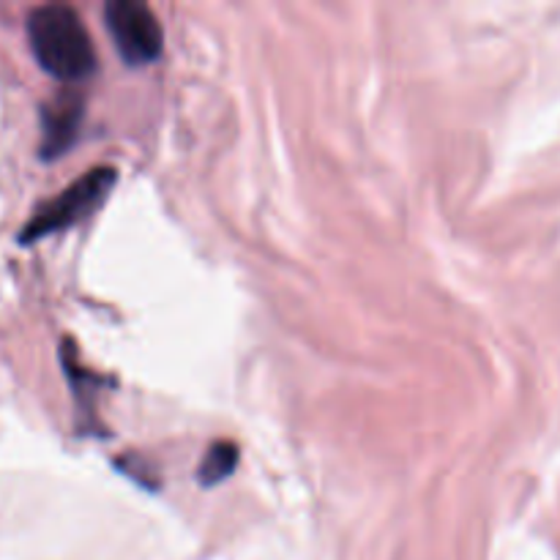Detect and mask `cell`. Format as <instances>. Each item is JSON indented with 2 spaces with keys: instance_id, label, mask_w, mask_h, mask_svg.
<instances>
[{
  "instance_id": "6da1fadb",
  "label": "cell",
  "mask_w": 560,
  "mask_h": 560,
  "mask_svg": "<svg viewBox=\"0 0 560 560\" xmlns=\"http://www.w3.org/2000/svg\"><path fill=\"white\" fill-rule=\"evenodd\" d=\"M33 58L60 82H80L96 69V49L85 22L71 5H38L27 14Z\"/></svg>"
},
{
  "instance_id": "7a4b0ae2",
  "label": "cell",
  "mask_w": 560,
  "mask_h": 560,
  "mask_svg": "<svg viewBox=\"0 0 560 560\" xmlns=\"http://www.w3.org/2000/svg\"><path fill=\"white\" fill-rule=\"evenodd\" d=\"M115 175H118L115 167H93L85 175H80L74 184L66 186L60 195H55L52 200L38 206L36 213L22 228V244H33L44 235L58 233V230H66L80 222V219L91 217L107 200L109 189L115 186Z\"/></svg>"
},
{
  "instance_id": "3957f363",
  "label": "cell",
  "mask_w": 560,
  "mask_h": 560,
  "mask_svg": "<svg viewBox=\"0 0 560 560\" xmlns=\"http://www.w3.org/2000/svg\"><path fill=\"white\" fill-rule=\"evenodd\" d=\"M104 20L124 63L148 66L162 55L164 31L151 5L142 0H109Z\"/></svg>"
},
{
  "instance_id": "277c9868",
  "label": "cell",
  "mask_w": 560,
  "mask_h": 560,
  "mask_svg": "<svg viewBox=\"0 0 560 560\" xmlns=\"http://www.w3.org/2000/svg\"><path fill=\"white\" fill-rule=\"evenodd\" d=\"M82 102L77 93H58L52 102L42 107V156L55 159L74 142L77 129H80Z\"/></svg>"
},
{
  "instance_id": "5b68a950",
  "label": "cell",
  "mask_w": 560,
  "mask_h": 560,
  "mask_svg": "<svg viewBox=\"0 0 560 560\" xmlns=\"http://www.w3.org/2000/svg\"><path fill=\"white\" fill-rule=\"evenodd\" d=\"M238 468V446L233 441H217L202 457L197 479L202 487H217Z\"/></svg>"
}]
</instances>
